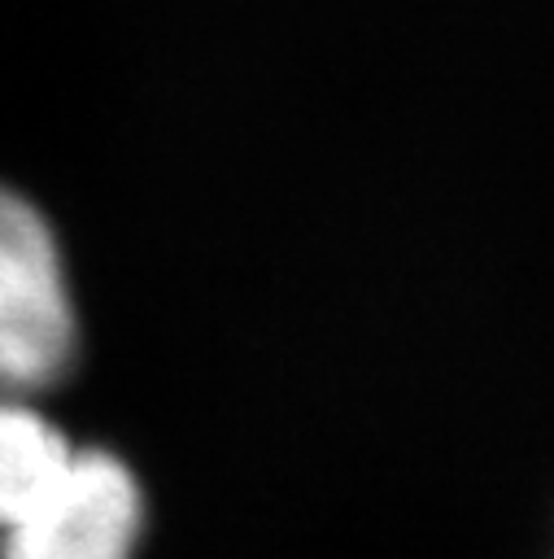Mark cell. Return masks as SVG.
<instances>
[{
	"label": "cell",
	"mask_w": 554,
	"mask_h": 559,
	"mask_svg": "<svg viewBox=\"0 0 554 559\" xmlns=\"http://www.w3.org/2000/svg\"><path fill=\"white\" fill-rule=\"evenodd\" d=\"M74 358V306L44 214L0 188V389L52 384Z\"/></svg>",
	"instance_id": "1"
},
{
	"label": "cell",
	"mask_w": 554,
	"mask_h": 559,
	"mask_svg": "<svg viewBox=\"0 0 554 559\" xmlns=\"http://www.w3.org/2000/svg\"><path fill=\"white\" fill-rule=\"evenodd\" d=\"M144 498L122 459L74 450L61 476L0 528V559H131Z\"/></svg>",
	"instance_id": "2"
},
{
	"label": "cell",
	"mask_w": 554,
	"mask_h": 559,
	"mask_svg": "<svg viewBox=\"0 0 554 559\" xmlns=\"http://www.w3.org/2000/svg\"><path fill=\"white\" fill-rule=\"evenodd\" d=\"M79 445L22 397H0V528H9L70 463Z\"/></svg>",
	"instance_id": "3"
}]
</instances>
